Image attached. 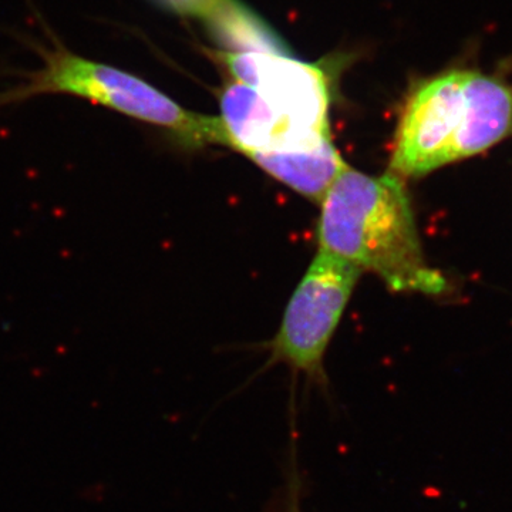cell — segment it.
Listing matches in <instances>:
<instances>
[{"mask_svg": "<svg viewBox=\"0 0 512 512\" xmlns=\"http://www.w3.org/2000/svg\"><path fill=\"white\" fill-rule=\"evenodd\" d=\"M320 208L319 251L372 272L394 292L446 291V278L424 258L409 192L399 175H367L348 165Z\"/></svg>", "mask_w": 512, "mask_h": 512, "instance_id": "obj_1", "label": "cell"}, {"mask_svg": "<svg viewBox=\"0 0 512 512\" xmlns=\"http://www.w3.org/2000/svg\"><path fill=\"white\" fill-rule=\"evenodd\" d=\"M511 134V87L476 70H448L410 94L389 171L403 180L423 177L477 156Z\"/></svg>", "mask_w": 512, "mask_h": 512, "instance_id": "obj_2", "label": "cell"}, {"mask_svg": "<svg viewBox=\"0 0 512 512\" xmlns=\"http://www.w3.org/2000/svg\"><path fill=\"white\" fill-rule=\"evenodd\" d=\"M49 42H32L42 66L20 73V82L0 90V110L39 96H70L160 127L188 147H228L220 117L183 109L146 80L107 63L77 55L55 33Z\"/></svg>", "mask_w": 512, "mask_h": 512, "instance_id": "obj_3", "label": "cell"}, {"mask_svg": "<svg viewBox=\"0 0 512 512\" xmlns=\"http://www.w3.org/2000/svg\"><path fill=\"white\" fill-rule=\"evenodd\" d=\"M362 271L319 251L286 306L272 343L275 360L309 376L322 375L323 357Z\"/></svg>", "mask_w": 512, "mask_h": 512, "instance_id": "obj_4", "label": "cell"}, {"mask_svg": "<svg viewBox=\"0 0 512 512\" xmlns=\"http://www.w3.org/2000/svg\"><path fill=\"white\" fill-rule=\"evenodd\" d=\"M238 83L299 123L330 131V82L315 64L281 53L228 52L222 56Z\"/></svg>", "mask_w": 512, "mask_h": 512, "instance_id": "obj_5", "label": "cell"}, {"mask_svg": "<svg viewBox=\"0 0 512 512\" xmlns=\"http://www.w3.org/2000/svg\"><path fill=\"white\" fill-rule=\"evenodd\" d=\"M222 126L228 147L249 160L264 154L316 150L333 143L330 131L306 126L262 99L252 87L232 83L221 94Z\"/></svg>", "mask_w": 512, "mask_h": 512, "instance_id": "obj_6", "label": "cell"}, {"mask_svg": "<svg viewBox=\"0 0 512 512\" xmlns=\"http://www.w3.org/2000/svg\"><path fill=\"white\" fill-rule=\"evenodd\" d=\"M251 160L265 173L319 204L333 181L348 167L333 143L316 150L264 154Z\"/></svg>", "mask_w": 512, "mask_h": 512, "instance_id": "obj_7", "label": "cell"}, {"mask_svg": "<svg viewBox=\"0 0 512 512\" xmlns=\"http://www.w3.org/2000/svg\"><path fill=\"white\" fill-rule=\"evenodd\" d=\"M158 5L180 15L194 16L210 23L232 0H156Z\"/></svg>", "mask_w": 512, "mask_h": 512, "instance_id": "obj_8", "label": "cell"}, {"mask_svg": "<svg viewBox=\"0 0 512 512\" xmlns=\"http://www.w3.org/2000/svg\"><path fill=\"white\" fill-rule=\"evenodd\" d=\"M288 501V512H302L301 507H299L298 488H291Z\"/></svg>", "mask_w": 512, "mask_h": 512, "instance_id": "obj_9", "label": "cell"}]
</instances>
